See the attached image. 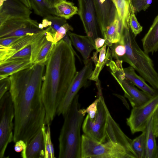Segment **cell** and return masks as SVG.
Segmentation results:
<instances>
[{"instance_id":"6da1fadb","label":"cell","mask_w":158,"mask_h":158,"mask_svg":"<svg viewBox=\"0 0 158 158\" xmlns=\"http://www.w3.org/2000/svg\"><path fill=\"white\" fill-rule=\"evenodd\" d=\"M45 63L30 67L9 77V91L13 103L15 118L13 141L27 144L45 125V110L41 90Z\"/></svg>"},{"instance_id":"7a4b0ae2","label":"cell","mask_w":158,"mask_h":158,"mask_svg":"<svg viewBox=\"0 0 158 158\" xmlns=\"http://www.w3.org/2000/svg\"><path fill=\"white\" fill-rule=\"evenodd\" d=\"M75 55L62 39L55 44L46 62L41 90L46 112L45 125L56 114L58 107L77 72Z\"/></svg>"},{"instance_id":"3957f363","label":"cell","mask_w":158,"mask_h":158,"mask_svg":"<svg viewBox=\"0 0 158 158\" xmlns=\"http://www.w3.org/2000/svg\"><path fill=\"white\" fill-rule=\"evenodd\" d=\"M97 96L99 100L97 115L92 121L87 114L82 126L84 134L101 143L114 141L129 147L131 139L123 132L112 118L102 93H97Z\"/></svg>"},{"instance_id":"277c9868","label":"cell","mask_w":158,"mask_h":158,"mask_svg":"<svg viewBox=\"0 0 158 158\" xmlns=\"http://www.w3.org/2000/svg\"><path fill=\"white\" fill-rule=\"evenodd\" d=\"M77 94L63 116V124L59 136V158H81V130L85 114L81 108Z\"/></svg>"},{"instance_id":"5b68a950","label":"cell","mask_w":158,"mask_h":158,"mask_svg":"<svg viewBox=\"0 0 158 158\" xmlns=\"http://www.w3.org/2000/svg\"><path fill=\"white\" fill-rule=\"evenodd\" d=\"M123 37L126 49L122 61L128 64L153 88L158 90V73L152 60L138 44L130 26L124 28Z\"/></svg>"},{"instance_id":"8992f818","label":"cell","mask_w":158,"mask_h":158,"mask_svg":"<svg viewBox=\"0 0 158 158\" xmlns=\"http://www.w3.org/2000/svg\"><path fill=\"white\" fill-rule=\"evenodd\" d=\"M81 158H137L133 150L118 142L101 143L81 135Z\"/></svg>"},{"instance_id":"52a82bcc","label":"cell","mask_w":158,"mask_h":158,"mask_svg":"<svg viewBox=\"0 0 158 158\" xmlns=\"http://www.w3.org/2000/svg\"><path fill=\"white\" fill-rule=\"evenodd\" d=\"M14 108L9 91L0 98V158L4 157L8 144L13 141Z\"/></svg>"},{"instance_id":"ba28073f","label":"cell","mask_w":158,"mask_h":158,"mask_svg":"<svg viewBox=\"0 0 158 158\" xmlns=\"http://www.w3.org/2000/svg\"><path fill=\"white\" fill-rule=\"evenodd\" d=\"M158 107V91L148 100L133 107L126 123L132 134L144 131Z\"/></svg>"},{"instance_id":"9c48e42d","label":"cell","mask_w":158,"mask_h":158,"mask_svg":"<svg viewBox=\"0 0 158 158\" xmlns=\"http://www.w3.org/2000/svg\"><path fill=\"white\" fill-rule=\"evenodd\" d=\"M107 65L110 69L111 73L122 88L125 97L128 100L132 107L144 103L152 97L139 90L127 79L123 73L122 63H116L111 60Z\"/></svg>"},{"instance_id":"30bf717a","label":"cell","mask_w":158,"mask_h":158,"mask_svg":"<svg viewBox=\"0 0 158 158\" xmlns=\"http://www.w3.org/2000/svg\"><path fill=\"white\" fill-rule=\"evenodd\" d=\"M92 60L90 59L88 63L77 73L68 89L65 95L57 108L58 116L65 114L79 90L88 85V81L93 72Z\"/></svg>"},{"instance_id":"8fae6325","label":"cell","mask_w":158,"mask_h":158,"mask_svg":"<svg viewBox=\"0 0 158 158\" xmlns=\"http://www.w3.org/2000/svg\"><path fill=\"white\" fill-rule=\"evenodd\" d=\"M39 23L30 18H18L9 19L0 25V38L21 37L43 31Z\"/></svg>"},{"instance_id":"7c38bea8","label":"cell","mask_w":158,"mask_h":158,"mask_svg":"<svg viewBox=\"0 0 158 158\" xmlns=\"http://www.w3.org/2000/svg\"><path fill=\"white\" fill-rule=\"evenodd\" d=\"M55 34L50 27L41 32L39 36L31 44L30 60L33 64L46 63L54 46Z\"/></svg>"},{"instance_id":"4fadbf2b","label":"cell","mask_w":158,"mask_h":158,"mask_svg":"<svg viewBox=\"0 0 158 158\" xmlns=\"http://www.w3.org/2000/svg\"><path fill=\"white\" fill-rule=\"evenodd\" d=\"M78 14L86 35L95 45L98 36V24L92 0H77Z\"/></svg>"},{"instance_id":"5bb4252c","label":"cell","mask_w":158,"mask_h":158,"mask_svg":"<svg viewBox=\"0 0 158 158\" xmlns=\"http://www.w3.org/2000/svg\"><path fill=\"white\" fill-rule=\"evenodd\" d=\"M32 11L18 0H0V25L13 18H30Z\"/></svg>"},{"instance_id":"9a60e30c","label":"cell","mask_w":158,"mask_h":158,"mask_svg":"<svg viewBox=\"0 0 158 158\" xmlns=\"http://www.w3.org/2000/svg\"><path fill=\"white\" fill-rule=\"evenodd\" d=\"M98 27L102 36L107 27L113 20L116 10L111 0L102 4L100 0H92Z\"/></svg>"},{"instance_id":"2e32d148","label":"cell","mask_w":158,"mask_h":158,"mask_svg":"<svg viewBox=\"0 0 158 158\" xmlns=\"http://www.w3.org/2000/svg\"><path fill=\"white\" fill-rule=\"evenodd\" d=\"M41 32L36 34H28L21 36L8 47L0 45V63L6 60L26 46L31 45L39 36Z\"/></svg>"},{"instance_id":"e0dca14e","label":"cell","mask_w":158,"mask_h":158,"mask_svg":"<svg viewBox=\"0 0 158 158\" xmlns=\"http://www.w3.org/2000/svg\"><path fill=\"white\" fill-rule=\"evenodd\" d=\"M44 139L41 128L26 144L21 156L23 158H44Z\"/></svg>"},{"instance_id":"ac0fdd59","label":"cell","mask_w":158,"mask_h":158,"mask_svg":"<svg viewBox=\"0 0 158 158\" xmlns=\"http://www.w3.org/2000/svg\"><path fill=\"white\" fill-rule=\"evenodd\" d=\"M67 33L72 44L81 55L84 65H86L90 59L89 57L91 52L96 50L95 45L87 35H78L70 31H68Z\"/></svg>"},{"instance_id":"d6986e66","label":"cell","mask_w":158,"mask_h":158,"mask_svg":"<svg viewBox=\"0 0 158 158\" xmlns=\"http://www.w3.org/2000/svg\"><path fill=\"white\" fill-rule=\"evenodd\" d=\"M143 50L153 54L158 50V15L148 32L141 40Z\"/></svg>"},{"instance_id":"ffe728a7","label":"cell","mask_w":158,"mask_h":158,"mask_svg":"<svg viewBox=\"0 0 158 158\" xmlns=\"http://www.w3.org/2000/svg\"><path fill=\"white\" fill-rule=\"evenodd\" d=\"M124 28L116 11L113 20L107 27L103 36L105 40L104 44L110 47L113 44L119 41L122 37Z\"/></svg>"},{"instance_id":"44dd1931","label":"cell","mask_w":158,"mask_h":158,"mask_svg":"<svg viewBox=\"0 0 158 158\" xmlns=\"http://www.w3.org/2000/svg\"><path fill=\"white\" fill-rule=\"evenodd\" d=\"M123 73L130 82L150 97H152L157 93V90L149 85L142 77L137 74L131 66L123 68Z\"/></svg>"},{"instance_id":"7402d4cb","label":"cell","mask_w":158,"mask_h":158,"mask_svg":"<svg viewBox=\"0 0 158 158\" xmlns=\"http://www.w3.org/2000/svg\"><path fill=\"white\" fill-rule=\"evenodd\" d=\"M30 58L0 64V80L31 66Z\"/></svg>"},{"instance_id":"603a6c76","label":"cell","mask_w":158,"mask_h":158,"mask_svg":"<svg viewBox=\"0 0 158 158\" xmlns=\"http://www.w3.org/2000/svg\"><path fill=\"white\" fill-rule=\"evenodd\" d=\"M116 8L118 18L124 28L129 26L131 14L135 12L131 0H111Z\"/></svg>"},{"instance_id":"cb8c5ba5","label":"cell","mask_w":158,"mask_h":158,"mask_svg":"<svg viewBox=\"0 0 158 158\" xmlns=\"http://www.w3.org/2000/svg\"><path fill=\"white\" fill-rule=\"evenodd\" d=\"M145 150L144 158H155L157 146L152 124V117L148 122L144 130Z\"/></svg>"},{"instance_id":"d4e9b609","label":"cell","mask_w":158,"mask_h":158,"mask_svg":"<svg viewBox=\"0 0 158 158\" xmlns=\"http://www.w3.org/2000/svg\"><path fill=\"white\" fill-rule=\"evenodd\" d=\"M107 45L104 44L99 51V56L97 65L93 71L89 80L96 82L98 79L99 74L105 64H107L112 60L111 51L108 47L107 52L106 49Z\"/></svg>"},{"instance_id":"484cf974","label":"cell","mask_w":158,"mask_h":158,"mask_svg":"<svg viewBox=\"0 0 158 158\" xmlns=\"http://www.w3.org/2000/svg\"><path fill=\"white\" fill-rule=\"evenodd\" d=\"M31 9L34 13L44 18L49 15H56L54 7L52 6L47 0H29Z\"/></svg>"},{"instance_id":"4316f807","label":"cell","mask_w":158,"mask_h":158,"mask_svg":"<svg viewBox=\"0 0 158 158\" xmlns=\"http://www.w3.org/2000/svg\"><path fill=\"white\" fill-rule=\"evenodd\" d=\"M56 16L69 19L74 15L78 14V8L71 2L62 0L54 6Z\"/></svg>"},{"instance_id":"83f0119b","label":"cell","mask_w":158,"mask_h":158,"mask_svg":"<svg viewBox=\"0 0 158 158\" xmlns=\"http://www.w3.org/2000/svg\"><path fill=\"white\" fill-rule=\"evenodd\" d=\"M66 23L67 19L65 18L55 15H50L43 18L42 23H40L39 26L42 29L50 27L55 34L61 27Z\"/></svg>"},{"instance_id":"f1b7e54d","label":"cell","mask_w":158,"mask_h":158,"mask_svg":"<svg viewBox=\"0 0 158 158\" xmlns=\"http://www.w3.org/2000/svg\"><path fill=\"white\" fill-rule=\"evenodd\" d=\"M50 124L47 125L46 128L45 125L42 128L43 132L44 143L45 155L44 158L55 157L53 144L51 139Z\"/></svg>"},{"instance_id":"f546056e","label":"cell","mask_w":158,"mask_h":158,"mask_svg":"<svg viewBox=\"0 0 158 158\" xmlns=\"http://www.w3.org/2000/svg\"><path fill=\"white\" fill-rule=\"evenodd\" d=\"M139 136L132 140L131 146L137 158H144L145 143V131Z\"/></svg>"},{"instance_id":"4dcf8cb0","label":"cell","mask_w":158,"mask_h":158,"mask_svg":"<svg viewBox=\"0 0 158 158\" xmlns=\"http://www.w3.org/2000/svg\"><path fill=\"white\" fill-rule=\"evenodd\" d=\"M109 48L111 51L112 58L115 59L116 60L123 61V59L126 52L123 36L119 41L113 44Z\"/></svg>"},{"instance_id":"1f68e13d","label":"cell","mask_w":158,"mask_h":158,"mask_svg":"<svg viewBox=\"0 0 158 158\" xmlns=\"http://www.w3.org/2000/svg\"><path fill=\"white\" fill-rule=\"evenodd\" d=\"M31 45H29L17 52L10 57L0 63V64L6 62L31 58Z\"/></svg>"},{"instance_id":"d6a6232c","label":"cell","mask_w":158,"mask_h":158,"mask_svg":"<svg viewBox=\"0 0 158 158\" xmlns=\"http://www.w3.org/2000/svg\"><path fill=\"white\" fill-rule=\"evenodd\" d=\"M73 28L66 23L61 27L55 33L54 37V43L55 44L61 40L69 31H73Z\"/></svg>"},{"instance_id":"836d02e7","label":"cell","mask_w":158,"mask_h":158,"mask_svg":"<svg viewBox=\"0 0 158 158\" xmlns=\"http://www.w3.org/2000/svg\"><path fill=\"white\" fill-rule=\"evenodd\" d=\"M129 25L132 32L135 37L142 31L143 27L138 22L135 12H132L131 14Z\"/></svg>"},{"instance_id":"e575fe53","label":"cell","mask_w":158,"mask_h":158,"mask_svg":"<svg viewBox=\"0 0 158 158\" xmlns=\"http://www.w3.org/2000/svg\"><path fill=\"white\" fill-rule=\"evenodd\" d=\"M135 12L146 10L151 5L152 0H131Z\"/></svg>"},{"instance_id":"d590c367","label":"cell","mask_w":158,"mask_h":158,"mask_svg":"<svg viewBox=\"0 0 158 158\" xmlns=\"http://www.w3.org/2000/svg\"><path fill=\"white\" fill-rule=\"evenodd\" d=\"M99 100V98H97L86 109H83V111L85 114L87 113L90 119L93 120L97 115L98 110V104Z\"/></svg>"},{"instance_id":"8d00e7d4","label":"cell","mask_w":158,"mask_h":158,"mask_svg":"<svg viewBox=\"0 0 158 158\" xmlns=\"http://www.w3.org/2000/svg\"><path fill=\"white\" fill-rule=\"evenodd\" d=\"M10 86V82L8 77L0 80V98L8 91Z\"/></svg>"},{"instance_id":"74e56055","label":"cell","mask_w":158,"mask_h":158,"mask_svg":"<svg viewBox=\"0 0 158 158\" xmlns=\"http://www.w3.org/2000/svg\"><path fill=\"white\" fill-rule=\"evenodd\" d=\"M20 37H11L0 38V45L5 47L10 46Z\"/></svg>"},{"instance_id":"f35d334b","label":"cell","mask_w":158,"mask_h":158,"mask_svg":"<svg viewBox=\"0 0 158 158\" xmlns=\"http://www.w3.org/2000/svg\"><path fill=\"white\" fill-rule=\"evenodd\" d=\"M152 124L154 134L156 137H158V107L152 117Z\"/></svg>"},{"instance_id":"ab89813d","label":"cell","mask_w":158,"mask_h":158,"mask_svg":"<svg viewBox=\"0 0 158 158\" xmlns=\"http://www.w3.org/2000/svg\"><path fill=\"white\" fill-rule=\"evenodd\" d=\"M14 149L17 152H22L26 148V144L22 140H19L15 143Z\"/></svg>"},{"instance_id":"60d3db41","label":"cell","mask_w":158,"mask_h":158,"mask_svg":"<svg viewBox=\"0 0 158 158\" xmlns=\"http://www.w3.org/2000/svg\"><path fill=\"white\" fill-rule=\"evenodd\" d=\"M105 42V40L104 38L98 37L95 39L94 43L96 51L99 52L100 49L104 45Z\"/></svg>"},{"instance_id":"b9f144b4","label":"cell","mask_w":158,"mask_h":158,"mask_svg":"<svg viewBox=\"0 0 158 158\" xmlns=\"http://www.w3.org/2000/svg\"><path fill=\"white\" fill-rule=\"evenodd\" d=\"M71 48L74 52L75 56L78 58L80 61H81V59L79 56L76 53L72 46V43L71 40L67 33L65 36L62 39Z\"/></svg>"},{"instance_id":"7bdbcfd3","label":"cell","mask_w":158,"mask_h":158,"mask_svg":"<svg viewBox=\"0 0 158 158\" xmlns=\"http://www.w3.org/2000/svg\"><path fill=\"white\" fill-rule=\"evenodd\" d=\"M98 52L96 51L95 52H94L93 55V56L91 58L92 59V60L94 61L95 66L97 65L98 60L97 57L98 54Z\"/></svg>"},{"instance_id":"ee69618b","label":"cell","mask_w":158,"mask_h":158,"mask_svg":"<svg viewBox=\"0 0 158 158\" xmlns=\"http://www.w3.org/2000/svg\"><path fill=\"white\" fill-rule=\"evenodd\" d=\"M62 0H47L49 3L52 6L54 7V6L56 4Z\"/></svg>"},{"instance_id":"f6af8a7d","label":"cell","mask_w":158,"mask_h":158,"mask_svg":"<svg viewBox=\"0 0 158 158\" xmlns=\"http://www.w3.org/2000/svg\"><path fill=\"white\" fill-rule=\"evenodd\" d=\"M22 2L28 8L30 9H31V6L29 0H18Z\"/></svg>"},{"instance_id":"bcb514c9","label":"cell","mask_w":158,"mask_h":158,"mask_svg":"<svg viewBox=\"0 0 158 158\" xmlns=\"http://www.w3.org/2000/svg\"><path fill=\"white\" fill-rule=\"evenodd\" d=\"M155 158H158V146H157V151Z\"/></svg>"}]
</instances>
